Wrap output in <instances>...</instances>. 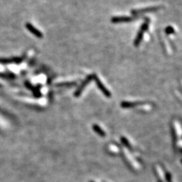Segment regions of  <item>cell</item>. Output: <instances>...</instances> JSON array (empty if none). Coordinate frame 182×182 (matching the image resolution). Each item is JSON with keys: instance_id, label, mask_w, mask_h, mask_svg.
Returning <instances> with one entry per match:
<instances>
[{"instance_id": "cell-1", "label": "cell", "mask_w": 182, "mask_h": 182, "mask_svg": "<svg viewBox=\"0 0 182 182\" xmlns=\"http://www.w3.org/2000/svg\"><path fill=\"white\" fill-rule=\"evenodd\" d=\"M162 6H154V7H150V8H146L143 9H137V10H132V14L135 15V16H138V15H141L143 14L147 13H150V12H156L161 9Z\"/></svg>"}, {"instance_id": "cell-2", "label": "cell", "mask_w": 182, "mask_h": 182, "mask_svg": "<svg viewBox=\"0 0 182 182\" xmlns=\"http://www.w3.org/2000/svg\"><path fill=\"white\" fill-rule=\"evenodd\" d=\"M93 79V75L88 76L86 78V79H85L83 83H82L80 84V86L78 87V89L76 90V92L74 93V96H76V97L80 96L82 94V93H83V90L85 89V87H86L87 85L90 83L91 80H92Z\"/></svg>"}, {"instance_id": "cell-3", "label": "cell", "mask_w": 182, "mask_h": 182, "mask_svg": "<svg viewBox=\"0 0 182 182\" xmlns=\"http://www.w3.org/2000/svg\"><path fill=\"white\" fill-rule=\"evenodd\" d=\"M93 79L95 80V83L97 85V86H98L99 89L102 91V93L104 94L105 96H107L108 97L111 96L110 92H109V91L107 89H106V87L104 86V85H103V84L102 83V82L99 78V77L97 76L96 74H93Z\"/></svg>"}, {"instance_id": "cell-4", "label": "cell", "mask_w": 182, "mask_h": 182, "mask_svg": "<svg viewBox=\"0 0 182 182\" xmlns=\"http://www.w3.org/2000/svg\"><path fill=\"white\" fill-rule=\"evenodd\" d=\"M25 26H26V29L28 30L29 32H31L33 35H35L36 36V37L39 38V39L42 38V36H43V35H42V32L40 31V30H38L36 28V27H35L34 26H33L31 23L27 22L25 24Z\"/></svg>"}, {"instance_id": "cell-5", "label": "cell", "mask_w": 182, "mask_h": 182, "mask_svg": "<svg viewBox=\"0 0 182 182\" xmlns=\"http://www.w3.org/2000/svg\"><path fill=\"white\" fill-rule=\"evenodd\" d=\"M135 18L130 16H117L111 18V22L115 24L123 23V22H130L134 20Z\"/></svg>"}, {"instance_id": "cell-6", "label": "cell", "mask_w": 182, "mask_h": 182, "mask_svg": "<svg viewBox=\"0 0 182 182\" xmlns=\"http://www.w3.org/2000/svg\"><path fill=\"white\" fill-rule=\"evenodd\" d=\"M23 61L22 57H10V58H0V63H4V64H7V63H20Z\"/></svg>"}, {"instance_id": "cell-7", "label": "cell", "mask_w": 182, "mask_h": 182, "mask_svg": "<svg viewBox=\"0 0 182 182\" xmlns=\"http://www.w3.org/2000/svg\"><path fill=\"white\" fill-rule=\"evenodd\" d=\"M144 31H143L142 29H140V30L138 32L137 35H136V37L134 40V42H133V43H134V45L136 47H138L140 44V42L142 41V39H143L144 36Z\"/></svg>"}, {"instance_id": "cell-8", "label": "cell", "mask_w": 182, "mask_h": 182, "mask_svg": "<svg viewBox=\"0 0 182 182\" xmlns=\"http://www.w3.org/2000/svg\"><path fill=\"white\" fill-rule=\"evenodd\" d=\"M0 78H4V79H15L16 78V75L12 74L11 72H0Z\"/></svg>"}, {"instance_id": "cell-9", "label": "cell", "mask_w": 182, "mask_h": 182, "mask_svg": "<svg viewBox=\"0 0 182 182\" xmlns=\"http://www.w3.org/2000/svg\"><path fill=\"white\" fill-rule=\"evenodd\" d=\"M76 84V82H64V83H59L58 84H56V86L58 87L72 86H75Z\"/></svg>"}, {"instance_id": "cell-10", "label": "cell", "mask_w": 182, "mask_h": 182, "mask_svg": "<svg viewBox=\"0 0 182 182\" xmlns=\"http://www.w3.org/2000/svg\"><path fill=\"white\" fill-rule=\"evenodd\" d=\"M93 128L97 133H99V135H101L102 136H104L105 135V133L104 132V131H103V130L98 125H96V124L95 125V124H94L93 126Z\"/></svg>"}, {"instance_id": "cell-11", "label": "cell", "mask_w": 182, "mask_h": 182, "mask_svg": "<svg viewBox=\"0 0 182 182\" xmlns=\"http://www.w3.org/2000/svg\"><path fill=\"white\" fill-rule=\"evenodd\" d=\"M165 32H166L167 35L174 34V33L175 32V30H174V28H173L172 26H169L165 29Z\"/></svg>"}, {"instance_id": "cell-12", "label": "cell", "mask_w": 182, "mask_h": 182, "mask_svg": "<svg viewBox=\"0 0 182 182\" xmlns=\"http://www.w3.org/2000/svg\"><path fill=\"white\" fill-rule=\"evenodd\" d=\"M90 182H94V181H90Z\"/></svg>"}]
</instances>
